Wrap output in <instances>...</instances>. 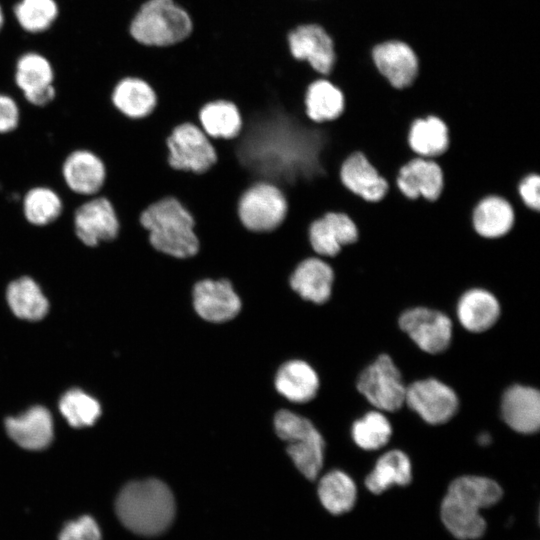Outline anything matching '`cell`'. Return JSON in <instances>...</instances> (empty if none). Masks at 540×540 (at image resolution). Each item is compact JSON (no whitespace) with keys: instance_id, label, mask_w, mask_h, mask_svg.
I'll use <instances>...</instances> for the list:
<instances>
[{"instance_id":"1","label":"cell","mask_w":540,"mask_h":540,"mask_svg":"<svg viewBox=\"0 0 540 540\" xmlns=\"http://www.w3.org/2000/svg\"><path fill=\"white\" fill-rule=\"evenodd\" d=\"M502 495L500 485L490 478L460 476L448 486L440 504V519L456 539H479L487 529L480 511L498 503Z\"/></svg>"},{"instance_id":"2","label":"cell","mask_w":540,"mask_h":540,"mask_svg":"<svg viewBox=\"0 0 540 540\" xmlns=\"http://www.w3.org/2000/svg\"><path fill=\"white\" fill-rule=\"evenodd\" d=\"M116 514L130 531L142 536H156L172 524L176 505L170 488L161 480L150 478L125 485L115 503Z\"/></svg>"},{"instance_id":"3","label":"cell","mask_w":540,"mask_h":540,"mask_svg":"<svg viewBox=\"0 0 540 540\" xmlns=\"http://www.w3.org/2000/svg\"><path fill=\"white\" fill-rule=\"evenodd\" d=\"M157 251L175 258H187L198 251L191 214L173 197L162 198L144 209L139 217Z\"/></svg>"},{"instance_id":"4","label":"cell","mask_w":540,"mask_h":540,"mask_svg":"<svg viewBox=\"0 0 540 540\" xmlns=\"http://www.w3.org/2000/svg\"><path fill=\"white\" fill-rule=\"evenodd\" d=\"M192 29L189 14L174 0H147L134 15L129 32L142 45L165 47L185 40Z\"/></svg>"},{"instance_id":"5","label":"cell","mask_w":540,"mask_h":540,"mask_svg":"<svg viewBox=\"0 0 540 540\" xmlns=\"http://www.w3.org/2000/svg\"><path fill=\"white\" fill-rule=\"evenodd\" d=\"M287 202L282 191L272 183L260 181L240 196L237 213L242 225L257 233L271 232L283 222Z\"/></svg>"},{"instance_id":"6","label":"cell","mask_w":540,"mask_h":540,"mask_svg":"<svg viewBox=\"0 0 540 540\" xmlns=\"http://www.w3.org/2000/svg\"><path fill=\"white\" fill-rule=\"evenodd\" d=\"M168 163L175 170L201 174L217 160L210 138L193 123L176 126L166 140Z\"/></svg>"},{"instance_id":"7","label":"cell","mask_w":540,"mask_h":540,"mask_svg":"<svg viewBox=\"0 0 540 540\" xmlns=\"http://www.w3.org/2000/svg\"><path fill=\"white\" fill-rule=\"evenodd\" d=\"M359 392L376 408L396 411L405 402L406 387L390 356L380 355L357 380Z\"/></svg>"},{"instance_id":"8","label":"cell","mask_w":540,"mask_h":540,"mask_svg":"<svg viewBox=\"0 0 540 540\" xmlns=\"http://www.w3.org/2000/svg\"><path fill=\"white\" fill-rule=\"evenodd\" d=\"M74 229L77 238L85 246L113 243L121 229L114 203L105 196L83 203L74 213Z\"/></svg>"},{"instance_id":"9","label":"cell","mask_w":540,"mask_h":540,"mask_svg":"<svg viewBox=\"0 0 540 540\" xmlns=\"http://www.w3.org/2000/svg\"><path fill=\"white\" fill-rule=\"evenodd\" d=\"M399 326L427 353L443 352L450 345L452 323L438 310L426 306L409 308L400 315Z\"/></svg>"},{"instance_id":"10","label":"cell","mask_w":540,"mask_h":540,"mask_svg":"<svg viewBox=\"0 0 540 540\" xmlns=\"http://www.w3.org/2000/svg\"><path fill=\"white\" fill-rule=\"evenodd\" d=\"M191 303L204 320L221 323L236 317L242 308V300L230 280L202 279L191 291Z\"/></svg>"},{"instance_id":"11","label":"cell","mask_w":540,"mask_h":540,"mask_svg":"<svg viewBox=\"0 0 540 540\" xmlns=\"http://www.w3.org/2000/svg\"><path fill=\"white\" fill-rule=\"evenodd\" d=\"M405 402L432 425L450 420L459 405L455 392L433 378L419 380L406 387Z\"/></svg>"},{"instance_id":"12","label":"cell","mask_w":540,"mask_h":540,"mask_svg":"<svg viewBox=\"0 0 540 540\" xmlns=\"http://www.w3.org/2000/svg\"><path fill=\"white\" fill-rule=\"evenodd\" d=\"M14 80L25 99L32 105L45 106L56 96L53 66L38 52L29 51L18 58Z\"/></svg>"},{"instance_id":"13","label":"cell","mask_w":540,"mask_h":540,"mask_svg":"<svg viewBox=\"0 0 540 540\" xmlns=\"http://www.w3.org/2000/svg\"><path fill=\"white\" fill-rule=\"evenodd\" d=\"M308 235L317 257L324 258L337 255L342 246L355 242L358 230L347 214L327 212L310 224Z\"/></svg>"},{"instance_id":"14","label":"cell","mask_w":540,"mask_h":540,"mask_svg":"<svg viewBox=\"0 0 540 540\" xmlns=\"http://www.w3.org/2000/svg\"><path fill=\"white\" fill-rule=\"evenodd\" d=\"M291 54L298 60H307L321 75H329L334 65V48L330 36L316 24L298 26L288 35Z\"/></svg>"},{"instance_id":"15","label":"cell","mask_w":540,"mask_h":540,"mask_svg":"<svg viewBox=\"0 0 540 540\" xmlns=\"http://www.w3.org/2000/svg\"><path fill=\"white\" fill-rule=\"evenodd\" d=\"M334 282L331 266L322 258L302 260L289 277V286L303 301L322 305L330 300Z\"/></svg>"},{"instance_id":"16","label":"cell","mask_w":540,"mask_h":540,"mask_svg":"<svg viewBox=\"0 0 540 540\" xmlns=\"http://www.w3.org/2000/svg\"><path fill=\"white\" fill-rule=\"evenodd\" d=\"M373 59L392 88L405 89L413 85L418 74V61L407 44L399 41L379 44L373 50Z\"/></svg>"},{"instance_id":"17","label":"cell","mask_w":540,"mask_h":540,"mask_svg":"<svg viewBox=\"0 0 540 540\" xmlns=\"http://www.w3.org/2000/svg\"><path fill=\"white\" fill-rule=\"evenodd\" d=\"M104 161L94 152L78 149L71 152L63 162L62 176L71 191L81 195L99 192L107 180Z\"/></svg>"},{"instance_id":"18","label":"cell","mask_w":540,"mask_h":540,"mask_svg":"<svg viewBox=\"0 0 540 540\" xmlns=\"http://www.w3.org/2000/svg\"><path fill=\"white\" fill-rule=\"evenodd\" d=\"M399 191L409 199L436 200L443 188V173L432 158L414 157L404 164L397 175Z\"/></svg>"},{"instance_id":"19","label":"cell","mask_w":540,"mask_h":540,"mask_svg":"<svg viewBox=\"0 0 540 540\" xmlns=\"http://www.w3.org/2000/svg\"><path fill=\"white\" fill-rule=\"evenodd\" d=\"M501 413L505 423L514 431L532 434L540 426V395L538 390L513 385L503 394Z\"/></svg>"},{"instance_id":"20","label":"cell","mask_w":540,"mask_h":540,"mask_svg":"<svg viewBox=\"0 0 540 540\" xmlns=\"http://www.w3.org/2000/svg\"><path fill=\"white\" fill-rule=\"evenodd\" d=\"M111 103L115 111L125 118L140 120L149 116L157 105L154 88L138 76L120 79L111 92Z\"/></svg>"},{"instance_id":"21","label":"cell","mask_w":540,"mask_h":540,"mask_svg":"<svg viewBox=\"0 0 540 540\" xmlns=\"http://www.w3.org/2000/svg\"><path fill=\"white\" fill-rule=\"evenodd\" d=\"M340 179L346 189L367 202L381 200L387 190V181L361 152H354L343 162Z\"/></svg>"},{"instance_id":"22","label":"cell","mask_w":540,"mask_h":540,"mask_svg":"<svg viewBox=\"0 0 540 540\" xmlns=\"http://www.w3.org/2000/svg\"><path fill=\"white\" fill-rule=\"evenodd\" d=\"M501 306L498 298L481 287L464 291L456 303V314L462 326L471 332H483L498 320Z\"/></svg>"},{"instance_id":"23","label":"cell","mask_w":540,"mask_h":540,"mask_svg":"<svg viewBox=\"0 0 540 540\" xmlns=\"http://www.w3.org/2000/svg\"><path fill=\"white\" fill-rule=\"evenodd\" d=\"M5 427L9 436L21 447L28 450L46 448L53 437V422L49 411L35 406L18 417L6 419Z\"/></svg>"},{"instance_id":"24","label":"cell","mask_w":540,"mask_h":540,"mask_svg":"<svg viewBox=\"0 0 540 540\" xmlns=\"http://www.w3.org/2000/svg\"><path fill=\"white\" fill-rule=\"evenodd\" d=\"M287 453L296 468L309 480L320 473L324 462V440L312 422L294 435L288 442Z\"/></svg>"},{"instance_id":"25","label":"cell","mask_w":540,"mask_h":540,"mask_svg":"<svg viewBox=\"0 0 540 540\" xmlns=\"http://www.w3.org/2000/svg\"><path fill=\"white\" fill-rule=\"evenodd\" d=\"M275 387L289 401L303 403L316 396L319 380L309 364L301 360H291L279 368Z\"/></svg>"},{"instance_id":"26","label":"cell","mask_w":540,"mask_h":540,"mask_svg":"<svg viewBox=\"0 0 540 540\" xmlns=\"http://www.w3.org/2000/svg\"><path fill=\"white\" fill-rule=\"evenodd\" d=\"M514 222V210L503 197L488 195L474 207L473 228L484 238H498L508 233Z\"/></svg>"},{"instance_id":"27","label":"cell","mask_w":540,"mask_h":540,"mask_svg":"<svg viewBox=\"0 0 540 540\" xmlns=\"http://www.w3.org/2000/svg\"><path fill=\"white\" fill-rule=\"evenodd\" d=\"M307 117L315 123L337 119L344 110L345 98L339 87L324 78L309 83L304 96Z\"/></svg>"},{"instance_id":"28","label":"cell","mask_w":540,"mask_h":540,"mask_svg":"<svg viewBox=\"0 0 540 540\" xmlns=\"http://www.w3.org/2000/svg\"><path fill=\"white\" fill-rule=\"evenodd\" d=\"M412 480V467L408 456L400 450L384 453L365 478L366 488L379 495L393 485L406 486Z\"/></svg>"},{"instance_id":"29","label":"cell","mask_w":540,"mask_h":540,"mask_svg":"<svg viewBox=\"0 0 540 540\" xmlns=\"http://www.w3.org/2000/svg\"><path fill=\"white\" fill-rule=\"evenodd\" d=\"M407 140L416 156L433 159L447 150L448 128L439 117L434 115L417 118L410 126Z\"/></svg>"},{"instance_id":"30","label":"cell","mask_w":540,"mask_h":540,"mask_svg":"<svg viewBox=\"0 0 540 540\" xmlns=\"http://www.w3.org/2000/svg\"><path fill=\"white\" fill-rule=\"evenodd\" d=\"M198 118L205 134L214 139H233L242 127L238 107L228 100L221 99L206 103L199 110Z\"/></svg>"},{"instance_id":"31","label":"cell","mask_w":540,"mask_h":540,"mask_svg":"<svg viewBox=\"0 0 540 540\" xmlns=\"http://www.w3.org/2000/svg\"><path fill=\"white\" fill-rule=\"evenodd\" d=\"M6 298L12 312L25 320H40L49 308L39 285L28 276L12 281L7 287Z\"/></svg>"},{"instance_id":"32","label":"cell","mask_w":540,"mask_h":540,"mask_svg":"<svg viewBox=\"0 0 540 540\" xmlns=\"http://www.w3.org/2000/svg\"><path fill=\"white\" fill-rule=\"evenodd\" d=\"M318 497L322 506L333 515L351 511L357 500V487L343 471L332 470L318 483Z\"/></svg>"},{"instance_id":"33","label":"cell","mask_w":540,"mask_h":540,"mask_svg":"<svg viewBox=\"0 0 540 540\" xmlns=\"http://www.w3.org/2000/svg\"><path fill=\"white\" fill-rule=\"evenodd\" d=\"M60 196L48 187H34L23 198V214L32 225L45 226L56 221L62 213Z\"/></svg>"},{"instance_id":"34","label":"cell","mask_w":540,"mask_h":540,"mask_svg":"<svg viewBox=\"0 0 540 540\" xmlns=\"http://www.w3.org/2000/svg\"><path fill=\"white\" fill-rule=\"evenodd\" d=\"M19 26L29 33L48 30L59 14L55 0H20L13 8Z\"/></svg>"},{"instance_id":"35","label":"cell","mask_w":540,"mask_h":540,"mask_svg":"<svg viewBox=\"0 0 540 540\" xmlns=\"http://www.w3.org/2000/svg\"><path fill=\"white\" fill-rule=\"evenodd\" d=\"M392 433L388 419L380 412L371 411L352 426L354 442L364 450H376L390 439Z\"/></svg>"},{"instance_id":"36","label":"cell","mask_w":540,"mask_h":540,"mask_svg":"<svg viewBox=\"0 0 540 540\" xmlns=\"http://www.w3.org/2000/svg\"><path fill=\"white\" fill-rule=\"evenodd\" d=\"M59 409L73 427L92 425L101 414L99 403L78 389L70 390L63 395Z\"/></svg>"},{"instance_id":"37","label":"cell","mask_w":540,"mask_h":540,"mask_svg":"<svg viewBox=\"0 0 540 540\" xmlns=\"http://www.w3.org/2000/svg\"><path fill=\"white\" fill-rule=\"evenodd\" d=\"M59 540H101V532L92 517L82 516L64 526Z\"/></svg>"},{"instance_id":"38","label":"cell","mask_w":540,"mask_h":540,"mask_svg":"<svg viewBox=\"0 0 540 540\" xmlns=\"http://www.w3.org/2000/svg\"><path fill=\"white\" fill-rule=\"evenodd\" d=\"M518 194L523 204L534 211L540 212V175H526L518 184Z\"/></svg>"},{"instance_id":"39","label":"cell","mask_w":540,"mask_h":540,"mask_svg":"<svg viewBox=\"0 0 540 540\" xmlns=\"http://www.w3.org/2000/svg\"><path fill=\"white\" fill-rule=\"evenodd\" d=\"M20 110L16 101L0 93V134L10 133L18 127Z\"/></svg>"},{"instance_id":"40","label":"cell","mask_w":540,"mask_h":540,"mask_svg":"<svg viewBox=\"0 0 540 540\" xmlns=\"http://www.w3.org/2000/svg\"><path fill=\"white\" fill-rule=\"evenodd\" d=\"M491 440V437L487 434V433H483L481 434L479 437H478V441L482 444V445H486L490 442Z\"/></svg>"},{"instance_id":"41","label":"cell","mask_w":540,"mask_h":540,"mask_svg":"<svg viewBox=\"0 0 540 540\" xmlns=\"http://www.w3.org/2000/svg\"><path fill=\"white\" fill-rule=\"evenodd\" d=\"M5 22L4 12L2 6L0 5V31L2 30Z\"/></svg>"}]
</instances>
